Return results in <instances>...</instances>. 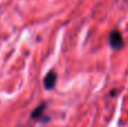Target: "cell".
Wrapping results in <instances>:
<instances>
[{
	"label": "cell",
	"mask_w": 128,
	"mask_h": 127,
	"mask_svg": "<svg viewBox=\"0 0 128 127\" xmlns=\"http://www.w3.org/2000/svg\"><path fill=\"white\" fill-rule=\"evenodd\" d=\"M46 109V104H40L33 112H32L30 117L33 119H38V120H43V115H44V112Z\"/></svg>",
	"instance_id": "obj_3"
},
{
	"label": "cell",
	"mask_w": 128,
	"mask_h": 127,
	"mask_svg": "<svg viewBox=\"0 0 128 127\" xmlns=\"http://www.w3.org/2000/svg\"><path fill=\"white\" fill-rule=\"evenodd\" d=\"M56 80H58V76H56V73L54 71H50L48 73L46 74L45 79H44L45 89H47V90L53 89L54 86H55V83H56Z\"/></svg>",
	"instance_id": "obj_2"
},
{
	"label": "cell",
	"mask_w": 128,
	"mask_h": 127,
	"mask_svg": "<svg viewBox=\"0 0 128 127\" xmlns=\"http://www.w3.org/2000/svg\"><path fill=\"white\" fill-rule=\"evenodd\" d=\"M109 43L114 50H120L124 47V38L119 30L115 29L109 35Z\"/></svg>",
	"instance_id": "obj_1"
}]
</instances>
